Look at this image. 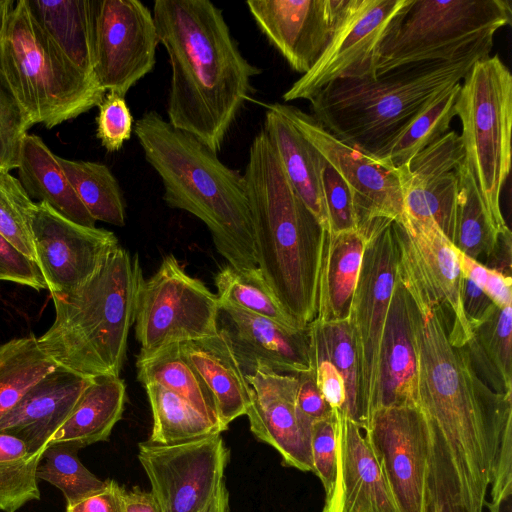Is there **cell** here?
I'll list each match as a JSON object with an SVG mask.
<instances>
[{"instance_id": "cell-19", "label": "cell", "mask_w": 512, "mask_h": 512, "mask_svg": "<svg viewBox=\"0 0 512 512\" xmlns=\"http://www.w3.org/2000/svg\"><path fill=\"white\" fill-rule=\"evenodd\" d=\"M353 0H250L256 24L291 69L306 74L325 52Z\"/></svg>"}, {"instance_id": "cell-34", "label": "cell", "mask_w": 512, "mask_h": 512, "mask_svg": "<svg viewBox=\"0 0 512 512\" xmlns=\"http://www.w3.org/2000/svg\"><path fill=\"white\" fill-rule=\"evenodd\" d=\"M143 386L153 417L150 442L162 445L178 444L225 431L184 398L162 385L147 383Z\"/></svg>"}, {"instance_id": "cell-13", "label": "cell", "mask_w": 512, "mask_h": 512, "mask_svg": "<svg viewBox=\"0 0 512 512\" xmlns=\"http://www.w3.org/2000/svg\"><path fill=\"white\" fill-rule=\"evenodd\" d=\"M230 451L221 434L183 443H139L138 459L160 512H200L225 481Z\"/></svg>"}, {"instance_id": "cell-56", "label": "cell", "mask_w": 512, "mask_h": 512, "mask_svg": "<svg viewBox=\"0 0 512 512\" xmlns=\"http://www.w3.org/2000/svg\"><path fill=\"white\" fill-rule=\"evenodd\" d=\"M200 512H229V492L225 481L222 482L209 504Z\"/></svg>"}, {"instance_id": "cell-45", "label": "cell", "mask_w": 512, "mask_h": 512, "mask_svg": "<svg viewBox=\"0 0 512 512\" xmlns=\"http://www.w3.org/2000/svg\"><path fill=\"white\" fill-rule=\"evenodd\" d=\"M321 185L328 232L358 229L353 195L341 176L322 157Z\"/></svg>"}, {"instance_id": "cell-10", "label": "cell", "mask_w": 512, "mask_h": 512, "mask_svg": "<svg viewBox=\"0 0 512 512\" xmlns=\"http://www.w3.org/2000/svg\"><path fill=\"white\" fill-rule=\"evenodd\" d=\"M366 246L348 323L357 359L356 418L362 429L377 408L380 347L398 277L395 220L375 218L361 225Z\"/></svg>"}, {"instance_id": "cell-43", "label": "cell", "mask_w": 512, "mask_h": 512, "mask_svg": "<svg viewBox=\"0 0 512 512\" xmlns=\"http://www.w3.org/2000/svg\"><path fill=\"white\" fill-rule=\"evenodd\" d=\"M35 202L18 178L0 170V233L22 254L35 261L32 218Z\"/></svg>"}, {"instance_id": "cell-18", "label": "cell", "mask_w": 512, "mask_h": 512, "mask_svg": "<svg viewBox=\"0 0 512 512\" xmlns=\"http://www.w3.org/2000/svg\"><path fill=\"white\" fill-rule=\"evenodd\" d=\"M284 113L348 185L358 228L375 218L399 219L404 213L398 172L330 134L311 114L281 104Z\"/></svg>"}, {"instance_id": "cell-3", "label": "cell", "mask_w": 512, "mask_h": 512, "mask_svg": "<svg viewBox=\"0 0 512 512\" xmlns=\"http://www.w3.org/2000/svg\"><path fill=\"white\" fill-rule=\"evenodd\" d=\"M243 178L258 268L285 311L305 328L317 316L325 230L292 187L263 130L250 145Z\"/></svg>"}, {"instance_id": "cell-49", "label": "cell", "mask_w": 512, "mask_h": 512, "mask_svg": "<svg viewBox=\"0 0 512 512\" xmlns=\"http://www.w3.org/2000/svg\"><path fill=\"white\" fill-rule=\"evenodd\" d=\"M0 280L28 286L37 291L47 289L36 262L22 254L1 233Z\"/></svg>"}, {"instance_id": "cell-16", "label": "cell", "mask_w": 512, "mask_h": 512, "mask_svg": "<svg viewBox=\"0 0 512 512\" xmlns=\"http://www.w3.org/2000/svg\"><path fill=\"white\" fill-rule=\"evenodd\" d=\"M408 1L353 0L325 52L283 94V100H310L336 80L375 76L381 43Z\"/></svg>"}, {"instance_id": "cell-15", "label": "cell", "mask_w": 512, "mask_h": 512, "mask_svg": "<svg viewBox=\"0 0 512 512\" xmlns=\"http://www.w3.org/2000/svg\"><path fill=\"white\" fill-rule=\"evenodd\" d=\"M363 430L400 512H429V436L421 408L380 407Z\"/></svg>"}, {"instance_id": "cell-36", "label": "cell", "mask_w": 512, "mask_h": 512, "mask_svg": "<svg viewBox=\"0 0 512 512\" xmlns=\"http://www.w3.org/2000/svg\"><path fill=\"white\" fill-rule=\"evenodd\" d=\"M495 232L476 181L463 161L458 177V193L451 243L460 252L480 262H490L498 246Z\"/></svg>"}, {"instance_id": "cell-12", "label": "cell", "mask_w": 512, "mask_h": 512, "mask_svg": "<svg viewBox=\"0 0 512 512\" xmlns=\"http://www.w3.org/2000/svg\"><path fill=\"white\" fill-rule=\"evenodd\" d=\"M398 278L413 300L441 308L449 318L450 343L467 345L472 329L462 305L463 274L456 248L433 221L403 215L395 220Z\"/></svg>"}, {"instance_id": "cell-20", "label": "cell", "mask_w": 512, "mask_h": 512, "mask_svg": "<svg viewBox=\"0 0 512 512\" xmlns=\"http://www.w3.org/2000/svg\"><path fill=\"white\" fill-rule=\"evenodd\" d=\"M463 161L461 137L455 130H450L408 164L396 169L404 214L418 221H433L450 242Z\"/></svg>"}, {"instance_id": "cell-54", "label": "cell", "mask_w": 512, "mask_h": 512, "mask_svg": "<svg viewBox=\"0 0 512 512\" xmlns=\"http://www.w3.org/2000/svg\"><path fill=\"white\" fill-rule=\"evenodd\" d=\"M462 305L471 329L481 323L496 306L477 285L464 275Z\"/></svg>"}, {"instance_id": "cell-60", "label": "cell", "mask_w": 512, "mask_h": 512, "mask_svg": "<svg viewBox=\"0 0 512 512\" xmlns=\"http://www.w3.org/2000/svg\"><path fill=\"white\" fill-rule=\"evenodd\" d=\"M429 512H435V510L433 508H430V511Z\"/></svg>"}, {"instance_id": "cell-7", "label": "cell", "mask_w": 512, "mask_h": 512, "mask_svg": "<svg viewBox=\"0 0 512 512\" xmlns=\"http://www.w3.org/2000/svg\"><path fill=\"white\" fill-rule=\"evenodd\" d=\"M0 74L30 126L48 129L99 106L106 92L81 71L16 1L0 37Z\"/></svg>"}, {"instance_id": "cell-21", "label": "cell", "mask_w": 512, "mask_h": 512, "mask_svg": "<svg viewBox=\"0 0 512 512\" xmlns=\"http://www.w3.org/2000/svg\"><path fill=\"white\" fill-rule=\"evenodd\" d=\"M245 377L250 394L245 415L253 435L276 449L283 465L313 472L311 430L302 425L296 411V375L260 366Z\"/></svg>"}, {"instance_id": "cell-53", "label": "cell", "mask_w": 512, "mask_h": 512, "mask_svg": "<svg viewBox=\"0 0 512 512\" xmlns=\"http://www.w3.org/2000/svg\"><path fill=\"white\" fill-rule=\"evenodd\" d=\"M124 491L115 480L108 479L100 491L66 505L65 512H124Z\"/></svg>"}, {"instance_id": "cell-4", "label": "cell", "mask_w": 512, "mask_h": 512, "mask_svg": "<svg viewBox=\"0 0 512 512\" xmlns=\"http://www.w3.org/2000/svg\"><path fill=\"white\" fill-rule=\"evenodd\" d=\"M133 131L162 181L166 204L199 218L229 265L239 270L258 268L243 175L155 111L144 113Z\"/></svg>"}, {"instance_id": "cell-32", "label": "cell", "mask_w": 512, "mask_h": 512, "mask_svg": "<svg viewBox=\"0 0 512 512\" xmlns=\"http://www.w3.org/2000/svg\"><path fill=\"white\" fill-rule=\"evenodd\" d=\"M512 307L497 306L465 346L478 376L495 392L512 394Z\"/></svg>"}, {"instance_id": "cell-58", "label": "cell", "mask_w": 512, "mask_h": 512, "mask_svg": "<svg viewBox=\"0 0 512 512\" xmlns=\"http://www.w3.org/2000/svg\"><path fill=\"white\" fill-rule=\"evenodd\" d=\"M489 512H512V495L497 504L486 503Z\"/></svg>"}, {"instance_id": "cell-37", "label": "cell", "mask_w": 512, "mask_h": 512, "mask_svg": "<svg viewBox=\"0 0 512 512\" xmlns=\"http://www.w3.org/2000/svg\"><path fill=\"white\" fill-rule=\"evenodd\" d=\"M78 198L95 221L125 225V201L111 170L92 161L70 160L57 156Z\"/></svg>"}, {"instance_id": "cell-22", "label": "cell", "mask_w": 512, "mask_h": 512, "mask_svg": "<svg viewBox=\"0 0 512 512\" xmlns=\"http://www.w3.org/2000/svg\"><path fill=\"white\" fill-rule=\"evenodd\" d=\"M217 324L245 375L260 366L283 374H298L313 368L307 327L290 329L222 303H219Z\"/></svg>"}, {"instance_id": "cell-25", "label": "cell", "mask_w": 512, "mask_h": 512, "mask_svg": "<svg viewBox=\"0 0 512 512\" xmlns=\"http://www.w3.org/2000/svg\"><path fill=\"white\" fill-rule=\"evenodd\" d=\"M91 379L58 366L0 420V433L21 439L33 453L45 451Z\"/></svg>"}, {"instance_id": "cell-39", "label": "cell", "mask_w": 512, "mask_h": 512, "mask_svg": "<svg viewBox=\"0 0 512 512\" xmlns=\"http://www.w3.org/2000/svg\"><path fill=\"white\" fill-rule=\"evenodd\" d=\"M43 453H33L21 439L0 433V511L16 512L40 499L37 469Z\"/></svg>"}, {"instance_id": "cell-29", "label": "cell", "mask_w": 512, "mask_h": 512, "mask_svg": "<svg viewBox=\"0 0 512 512\" xmlns=\"http://www.w3.org/2000/svg\"><path fill=\"white\" fill-rule=\"evenodd\" d=\"M18 180L31 199L48 204L68 220L77 224L96 227L70 184L57 156L35 134H27L21 145Z\"/></svg>"}, {"instance_id": "cell-35", "label": "cell", "mask_w": 512, "mask_h": 512, "mask_svg": "<svg viewBox=\"0 0 512 512\" xmlns=\"http://www.w3.org/2000/svg\"><path fill=\"white\" fill-rule=\"evenodd\" d=\"M58 366L41 349L34 334L0 345V420L43 377Z\"/></svg>"}, {"instance_id": "cell-55", "label": "cell", "mask_w": 512, "mask_h": 512, "mask_svg": "<svg viewBox=\"0 0 512 512\" xmlns=\"http://www.w3.org/2000/svg\"><path fill=\"white\" fill-rule=\"evenodd\" d=\"M124 512H160L152 493L134 487L123 494Z\"/></svg>"}, {"instance_id": "cell-46", "label": "cell", "mask_w": 512, "mask_h": 512, "mask_svg": "<svg viewBox=\"0 0 512 512\" xmlns=\"http://www.w3.org/2000/svg\"><path fill=\"white\" fill-rule=\"evenodd\" d=\"M311 457L313 473L320 479L327 498L333 489L337 464V414L336 409L316 421L311 430Z\"/></svg>"}, {"instance_id": "cell-27", "label": "cell", "mask_w": 512, "mask_h": 512, "mask_svg": "<svg viewBox=\"0 0 512 512\" xmlns=\"http://www.w3.org/2000/svg\"><path fill=\"white\" fill-rule=\"evenodd\" d=\"M365 246L366 236L361 229L324 232L318 274L317 316L313 322L348 320Z\"/></svg>"}, {"instance_id": "cell-38", "label": "cell", "mask_w": 512, "mask_h": 512, "mask_svg": "<svg viewBox=\"0 0 512 512\" xmlns=\"http://www.w3.org/2000/svg\"><path fill=\"white\" fill-rule=\"evenodd\" d=\"M214 281L219 303L266 317L290 329L304 328L285 311L259 268L239 270L227 264Z\"/></svg>"}, {"instance_id": "cell-47", "label": "cell", "mask_w": 512, "mask_h": 512, "mask_svg": "<svg viewBox=\"0 0 512 512\" xmlns=\"http://www.w3.org/2000/svg\"><path fill=\"white\" fill-rule=\"evenodd\" d=\"M98 108L97 138L108 152H117L131 138L134 128L126 100L117 93L106 92Z\"/></svg>"}, {"instance_id": "cell-1", "label": "cell", "mask_w": 512, "mask_h": 512, "mask_svg": "<svg viewBox=\"0 0 512 512\" xmlns=\"http://www.w3.org/2000/svg\"><path fill=\"white\" fill-rule=\"evenodd\" d=\"M413 302L417 405L429 436V504L448 512H483L501 438L512 420V394L491 389L466 348L450 343L451 323L441 308Z\"/></svg>"}, {"instance_id": "cell-42", "label": "cell", "mask_w": 512, "mask_h": 512, "mask_svg": "<svg viewBox=\"0 0 512 512\" xmlns=\"http://www.w3.org/2000/svg\"><path fill=\"white\" fill-rule=\"evenodd\" d=\"M80 449L70 444H52L45 449L37 469L38 480L58 488L66 505L78 502L104 488L103 481L88 470L78 458Z\"/></svg>"}, {"instance_id": "cell-50", "label": "cell", "mask_w": 512, "mask_h": 512, "mask_svg": "<svg viewBox=\"0 0 512 512\" xmlns=\"http://www.w3.org/2000/svg\"><path fill=\"white\" fill-rule=\"evenodd\" d=\"M295 375L298 381L295 401L297 415L302 425L312 430L313 424L327 417L332 409L316 385L313 368Z\"/></svg>"}, {"instance_id": "cell-11", "label": "cell", "mask_w": 512, "mask_h": 512, "mask_svg": "<svg viewBox=\"0 0 512 512\" xmlns=\"http://www.w3.org/2000/svg\"><path fill=\"white\" fill-rule=\"evenodd\" d=\"M218 312L217 295L168 254L140 287L134 322L139 355L217 334Z\"/></svg>"}, {"instance_id": "cell-30", "label": "cell", "mask_w": 512, "mask_h": 512, "mask_svg": "<svg viewBox=\"0 0 512 512\" xmlns=\"http://www.w3.org/2000/svg\"><path fill=\"white\" fill-rule=\"evenodd\" d=\"M125 402L126 386L119 376L93 377L48 445L64 443L81 449L106 441L122 418Z\"/></svg>"}, {"instance_id": "cell-9", "label": "cell", "mask_w": 512, "mask_h": 512, "mask_svg": "<svg viewBox=\"0 0 512 512\" xmlns=\"http://www.w3.org/2000/svg\"><path fill=\"white\" fill-rule=\"evenodd\" d=\"M455 104L464 162L470 169L498 236L510 231L501 193L511 169L512 75L496 55L474 63Z\"/></svg>"}, {"instance_id": "cell-48", "label": "cell", "mask_w": 512, "mask_h": 512, "mask_svg": "<svg viewBox=\"0 0 512 512\" xmlns=\"http://www.w3.org/2000/svg\"><path fill=\"white\" fill-rule=\"evenodd\" d=\"M457 257L462 274L477 285L499 308L511 306V276L489 268L458 251Z\"/></svg>"}, {"instance_id": "cell-2", "label": "cell", "mask_w": 512, "mask_h": 512, "mask_svg": "<svg viewBox=\"0 0 512 512\" xmlns=\"http://www.w3.org/2000/svg\"><path fill=\"white\" fill-rule=\"evenodd\" d=\"M152 14L171 67L167 121L218 153L261 70L211 1L156 0Z\"/></svg>"}, {"instance_id": "cell-14", "label": "cell", "mask_w": 512, "mask_h": 512, "mask_svg": "<svg viewBox=\"0 0 512 512\" xmlns=\"http://www.w3.org/2000/svg\"><path fill=\"white\" fill-rule=\"evenodd\" d=\"M152 12L138 0H94V74L105 92L125 96L156 64Z\"/></svg>"}, {"instance_id": "cell-51", "label": "cell", "mask_w": 512, "mask_h": 512, "mask_svg": "<svg viewBox=\"0 0 512 512\" xmlns=\"http://www.w3.org/2000/svg\"><path fill=\"white\" fill-rule=\"evenodd\" d=\"M490 486L491 504H497L512 495V420L504 429L492 469Z\"/></svg>"}, {"instance_id": "cell-5", "label": "cell", "mask_w": 512, "mask_h": 512, "mask_svg": "<svg viewBox=\"0 0 512 512\" xmlns=\"http://www.w3.org/2000/svg\"><path fill=\"white\" fill-rule=\"evenodd\" d=\"M483 58L412 63L372 77L339 79L308 100L311 115L338 140L380 163L408 126Z\"/></svg>"}, {"instance_id": "cell-57", "label": "cell", "mask_w": 512, "mask_h": 512, "mask_svg": "<svg viewBox=\"0 0 512 512\" xmlns=\"http://www.w3.org/2000/svg\"><path fill=\"white\" fill-rule=\"evenodd\" d=\"M15 4L16 2L13 0H0V37Z\"/></svg>"}, {"instance_id": "cell-17", "label": "cell", "mask_w": 512, "mask_h": 512, "mask_svg": "<svg viewBox=\"0 0 512 512\" xmlns=\"http://www.w3.org/2000/svg\"><path fill=\"white\" fill-rule=\"evenodd\" d=\"M32 233L35 262L50 294L83 285L119 246L112 231L72 222L44 202L35 203Z\"/></svg>"}, {"instance_id": "cell-31", "label": "cell", "mask_w": 512, "mask_h": 512, "mask_svg": "<svg viewBox=\"0 0 512 512\" xmlns=\"http://www.w3.org/2000/svg\"><path fill=\"white\" fill-rule=\"evenodd\" d=\"M61 51L85 74H94V0H27Z\"/></svg>"}, {"instance_id": "cell-44", "label": "cell", "mask_w": 512, "mask_h": 512, "mask_svg": "<svg viewBox=\"0 0 512 512\" xmlns=\"http://www.w3.org/2000/svg\"><path fill=\"white\" fill-rule=\"evenodd\" d=\"M30 127L0 74V170L17 169L22 141Z\"/></svg>"}, {"instance_id": "cell-52", "label": "cell", "mask_w": 512, "mask_h": 512, "mask_svg": "<svg viewBox=\"0 0 512 512\" xmlns=\"http://www.w3.org/2000/svg\"><path fill=\"white\" fill-rule=\"evenodd\" d=\"M316 385L331 409L343 410L346 403V387L339 371L325 359L312 362Z\"/></svg>"}, {"instance_id": "cell-6", "label": "cell", "mask_w": 512, "mask_h": 512, "mask_svg": "<svg viewBox=\"0 0 512 512\" xmlns=\"http://www.w3.org/2000/svg\"><path fill=\"white\" fill-rule=\"evenodd\" d=\"M143 281L138 255L118 246L83 285L51 294L55 318L37 338L41 349L84 377L119 376Z\"/></svg>"}, {"instance_id": "cell-23", "label": "cell", "mask_w": 512, "mask_h": 512, "mask_svg": "<svg viewBox=\"0 0 512 512\" xmlns=\"http://www.w3.org/2000/svg\"><path fill=\"white\" fill-rule=\"evenodd\" d=\"M337 414V464L323 512H400L362 427Z\"/></svg>"}, {"instance_id": "cell-40", "label": "cell", "mask_w": 512, "mask_h": 512, "mask_svg": "<svg viewBox=\"0 0 512 512\" xmlns=\"http://www.w3.org/2000/svg\"><path fill=\"white\" fill-rule=\"evenodd\" d=\"M460 86L461 83L447 90L420 114L391 145L380 163L396 170L449 132L456 116L455 104Z\"/></svg>"}, {"instance_id": "cell-59", "label": "cell", "mask_w": 512, "mask_h": 512, "mask_svg": "<svg viewBox=\"0 0 512 512\" xmlns=\"http://www.w3.org/2000/svg\"><path fill=\"white\" fill-rule=\"evenodd\" d=\"M430 508H433L435 510V512H448L446 508H444L443 506H441L439 504H432L430 506Z\"/></svg>"}, {"instance_id": "cell-8", "label": "cell", "mask_w": 512, "mask_h": 512, "mask_svg": "<svg viewBox=\"0 0 512 512\" xmlns=\"http://www.w3.org/2000/svg\"><path fill=\"white\" fill-rule=\"evenodd\" d=\"M511 14L508 0H409L381 43L376 75L412 63L488 57Z\"/></svg>"}, {"instance_id": "cell-33", "label": "cell", "mask_w": 512, "mask_h": 512, "mask_svg": "<svg viewBox=\"0 0 512 512\" xmlns=\"http://www.w3.org/2000/svg\"><path fill=\"white\" fill-rule=\"evenodd\" d=\"M136 366L137 378L143 385L147 383L162 385L227 430L219 420L212 393L186 359L180 343L164 346L148 355H138Z\"/></svg>"}, {"instance_id": "cell-28", "label": "cell", "mask_w": 512, "mask_h": 512, "mask_svg": "<svg viewBox=\"0 0 512 512\" xmlns=\"http://www.w3.org/2000/svg\"><path fill=\"white\" fill-rule=\"evenodd\" d=\"M188 362L212 393L221 424L245 415L250 403L249 385L226 336L218 333L180 343Z\"/></svg>"}, {"instance_id": "cell-41", "label": "cell", "mask_w": 512, "mask_h": 512, "mask_svg": "<svg viewBox=\"0 0 512 512\" xmlns=\"http://www.w3.org/2000/svg\"><path fill=\"white\" fill-rule=\"evenodd\" d=\"M310 359L328 360L343 377L346 403L343 412L356 418L357 359L348 320L328 323L312 322L308 326Z\"/></svg>"}, {"instance_id": "cell-24", "label": "cell", "mask_w": 512, "mask_h": 512, "mask_svg": "<svg viewBox=\"0 0 512 512\" xmlns=\"http://www.w3.org/2000/svg\"><path fill=\"white\" fill-rule=\"evenodd\" d=\"M416 306L397 277L383 331L377 408L417 405Z\"/></svg>"}, {"instance_id": "cell-26", "label": "cell", "mask_w": 512, "mask_h": 512, "mask_svg": "<svg viewBox=\"0 0 512 512\" xmlns=\"http://www.w3.org/2000/svg\"><path fill=\"white\" fill-rule=\"evenodd\" d=\"M264 128L294 190L328 231L321 185L322 156L284 113L281 103L266 104Z\"/></svg>"}]
</instances>
